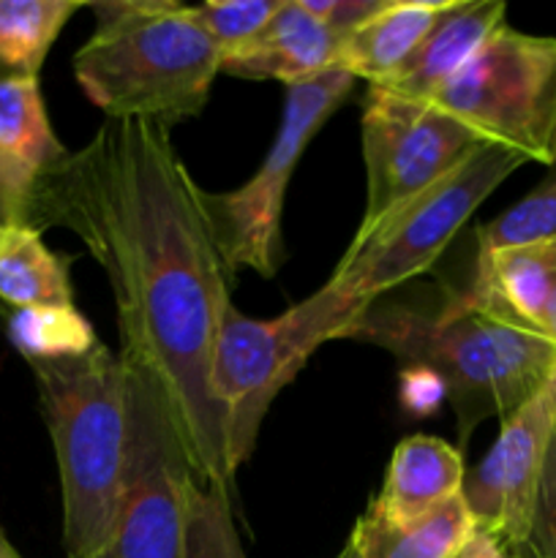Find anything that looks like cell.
<instances>
[{"instance_id": "obj_1", "label": "cell", "mask_w": 556, "mask_h": 558, "mask_svg": "<svg viewBox=\"0 0 556 558\" xmlns=\"http://www.w3.org/2000/svg\"><path fill=\"white\" fill-rule=\"evenodd\" d=\"M200 194L169 129L104 120L82 150L44 172L20 223L69 229L82 240L112 287L120 363L161 409L196 483L232 490L210 363L234 278Z\"/></svg>"}, {"instance_id": "obj_2", "label": "cell", "mask_w": 556, "mask_h": 558, "mask_svg": "<svg viewBox=\"0 0 556 558\" xmlns=\"http://www.w3.org/2000/svg\"><path fill=\"white\" fill-rule=\"evenodd\" d=\"M352 341L374 343L403 374H425L450 398L458 441L488 417H510L556 379V349L543 336L485 314L463 292L436 308L371 305Z\"/></svg>"}, {"instance_id": "obj_3", "label": "cell", "mask_w": 556, "mask_h": 558, "mask_svg": "<svg viewBox=\"0 0 556 558\" xmlns=\"http://www.w3.org/2000/svg\"><path fill=\"white\" fill-rule=\"evenodd\" d=\"M58 458L63 545L96 558L118 523L134 450V381L104 343L82 357L31 363Z\"/></svg>"}, {"instance_id": "obj_4", "label": "cell", "mask_w": 556, "mask_h": 558, "mask_svg": "<svg viewBox=\"0 0 556 558\" xmlns=\"http://www.w3.org/2000/svg\"><path fill=\"white\" fill-rule=\"evenodd\" d=\"M96 33L74 54L82 93L107 120H153L164 129L196 118L221 74V47L191 5L174 0H104L90 5Z\"/></svg>"}, {"instance_id": "obj_5", "label": "cell", "mask_w": 556, "mask_h": 558, "mask_svg": "<svg viewBox=\"0 0 556 558\" xmlns=\"http://www.w3.org/2000/svg\"><path fill=\"white\" fill-rule=\"evenodd\" d=\"M371 305L327 281L276 319H251L234 305L227 311L213 352L210 392L227 423L234 474L254 452L262 420L278 392L305 368L322 343L352 336Z\"/></svg>"}, {"instance_id": "obj_6", "label": "cell", "mask_w": 556, "mask_h": 558, "mask_svg": "<svg viewBox=\"0 0 556 558\" xmlns=\"http://www.w3.org/2000/svg\"><path fill=\"white\" fill-rule=\"evenodd\" d=\"M523 163L527 158L510 147L483 142L428 189L387 210L368 229H358L330 283L376 303L385 292L412 281L439 259L491 191Z\"/></svg>"}, {"instance_id": "obj_7", "label": "cell", "mask_w": 556, "mask_h": 558, "mask_svg": "<svg viewBox=\"0 0 556 558\" xmlns=\"http://www.w3.org/2000/svg\"><path fill=\"white\" fill-rule=\"evenodd\" d=\"M428 104L478 140L510 147L527 161L554 163L556 38L501 25Z\"/></svg>"}, {"instance_id": "obj_8", "label": "cell", "mask_w": 556, "mask_h": 558, "mask_svg": "<svg viewBox=\"0 0 556 558\" xmlns=\"http://www.w3.org/2000/svg\"><path fill=\"white\" fill-rule=\"evenodd\" d=\"M352 87L354 76L347 71H327L303 85L287 87L281 125L254 178L227 194L202 189L200 199L207 227L232 278H238L240 270H254L262 278H273L281 270L287 185L309 142Z\"/></svg>"}, {"instance_id": "obj_9", "label": "cell", "mask_w": 556, "mask_h": 558, "mask_svg": "<svg viewBox=\"0 0 556 558\" xmlns=\"http://www.w3.org/2000/svg\"><path fill=\"white\" fill-rule=\"evenodd\" d=\"M480 145L483 140L434 104L368 87L363 107L365 210L360 229H368L387 210L428 189Z\"/></svg>"}, {"instance_id": "obj_10", "label": "cell", "mask_w": 556, "mask_h": 558, "mask_svg": "<svg viewBox=\"0 0 556 558\" xmlns=\"http://www.w3.org/2000/svg\"><path fill=\"white\" fill-rule=\"evenodd\" d=\"M191 480L194 474L161 409L134 385L129 483L112 537L96 558H185Z\"/></svg>"}, {"instance_id": "obj_11", "label": "cell", "mask_w": 556, "mask_h": 558, "mask_svg": "<svg viewBox=\"0 0 556 558\" xmlns=\"http://www.w3.org/2000/svg\"><path fill=\"white\" fill-rule=\"evenodd\" d=\"M556 434V379L501 420L488 456L463 477L461 499L474 526L507 548L527 543L545 456Z\"/></svg>"}, {"instance_id": "obj_12", "label": "cell", "mask_w": 556, "mask_h": 558, "mask_svg": "<svg viewBox=\"0 0 556 558\" xmlns=\"http://www.w3.org/2000/svg\"><path fill=\"white\" fill-rule=\"evenodd\" d=\"M343 38L303 9L283 0L273 20L251 41L221 54V74L240 80H278L287 87L303 85L336 71Z\"/></svg>"}, {"instance_id": "obj_13", "label": "cell", "mask_w": 556, "mask_h": 558, "mask_svg": "<svg viewBox=\"0 0 556 558\" xmlns=\"http://www.w3.org/2000/svg\"><path fill=\"white\" fill-rule=\"evenodd\" d=\"M65 153L49 125L38 76L0 74V199L9 221H22L36 183Z\"/></svg>"}, {"instance_id": "obj_14", "label": "cell", "mask_w": 556, "mask_h": 558, "mask_svg": "<svg viewBox=\"0 0 556 558\" xmlns=\"http://www.w3.org/2000/svg\"><path fill=\"white\" fill-rule=\"evenodd\" d=\"M505 14L507 5L501 0H450L412 58L385 85L374 87L409 101H431L439 87L447 85L501 25H507Z\"/></svg>"}, {"instance_id": "obj_15", "label": "cell", "mask_w": 556, "mask_h": 558, "mask_svg": "<svg viewBox=\"0 0 556 558\" xmlns=\"http://www.w3.org/2000/svg\"><path fill=\"white\" fill-rule=\"evenodd\" d=\"M463 456L436 436H409L396 447L379 496L368 510L390 521H414L461 496Z\"/></svg>"}, {"instance_id": "obj_16", "label": "cell", "mask_w": 556, "mask_h": 558, "mask_svg": "<svg viewBox=\"0 0 556 558\" xmlns=\"http://www.w3.org/2000/svg\"><path fill=\"white\" fill-rule=\"evenodd\" d=\"M474 529L461 496L414 521L365 510L336 558H458Z\"/></svg>"}, {"instance_id": "obj_17", "label": "cell", "mask_w": 556, "mask_h": 558, "mask_svg": "<svg viewBox=\"0 0 556 558\" xmlns=\"http://www.w3.org/2000/svg\"><path fill=\"white\" fill-rule=\"evenodd\" d=\"M450 0H390L374 20L343 38L336 71H347L368 87L385 85L434 27Z\"/></svg>"}, {"instance_id": "obj_18", "label": "cell", "mask_w": 556, "mask_h": 558, "mask_svg": "<svg viewBox=\"0 0 556 558\" xmlns=\"http://www.w3.org/2000/svg\"><path fill=\"white\" fill-rule=\"evenodd\" d=\"M69 270L71 256L49 251L38 229L20 221L0 227V303L11 308L74 305Z\"/></svg>"}, {"instance_id": "obj_19", "label": "cell", "mask_w": 556, "mask_h": 558, "mask_svg": "<svg viewBox=\"0 0 556 558\" xmlns=\"http://www.w3.org/2000/svg\"><path fill=\"white\" fill-rule=\"evenodd\" d=\"M82 9L76 0H0V69L38 76L55 38Z\"/></svg>"}, {"instance_id": "obj_20", "label": "cell", "mask_w": 556, "mask_h": 558, "mask_svg": "<svg viewBox=\"0 0 556 558\" xmlns=\"http://www.w3.org/2000/svg\"><path fill=\"white\" fill-rule=\"evenodd\" d=\"M5 332L11 347L27 360V365L82 357L101 343L90 322L74 305L11 308Z\"/></svg>"}, {"instance_id": "obj_21", "label": "cell", "mask_w": 556, "mask_h": 558, "mask_svg": "<svg viewBox=\"0 0 556 558\" xmlns=\"http://www.w3.org/2000/svg\"><path fill=\"white\" fill-rule=\"evenodd\" d=\"M185 558H245L229 488L191 480L185 505Z\"/></svg>"}, {"instance_id": "obj_22", "label": "cell", "mask_w": 556, "mask_h": 558, "mask_svg": "<svg viewBox=\"0 0 556 558\" xmlns=\"http://www.w3.org/2000/svg\"><path fill=\"white\" fill-rule=\"evenodd\" d=\"M556 238V178L478 229V256Z\"/></svg>"}, {"instance_id": "obj_23", "label": "cell", "mask_w": 556, "mask_h": 558, "mask_svg": "<svg viewBox=\"0 0 556 558\" xmlns=\"http://www.w3.org/2000/svg\"><path fill=\"white\" fill-rule=\"evenodd\" d=\"M283 0H227V3L191 5V14L202 31L221 47V54L251 41L273 20Z\"/></svg>"}, {"instance_id": "obj_24", "label": "cell", "mask_w": 556, "mask_h": 558, "mask_svg": "<svg viewBox=\"0 0 556 558\" xmlns=\"http://www.w3.org/2000/svg\"><path fill=\"white\" fill-rule=\"evenodd\" d=\"M521 548L529 558H556V434L545 456L532 523H529L527 543Z\"/></svg>"}, {"instance_id": "obj_25", "label": "cell", "mask_w": 556, "mask_h": 558, "mask_svg": "<svg viewBox=\"0 0 556 558\" xmlns=\"http://www.w3.org/2000/svg\"><path fill=\"white\" fill-rule=\"evenodd\" d=\"M300 3L336 36L347 38L365 22L374 20L390 0H300Z\"/></svg>"}, {"instance_id": "obj_26", "label": "cell", "mask_w": 556, "mask_h": 558, "mask_svg": "<svg viewBox=\"0 0 556 558\" xmlns=\"http://www.w3.org/2000/svg\"><path fill=\"white\" fill-rule=\"evenodd\" d=\"M458 558H512V550L499 537H494V534L483 532V529H474V534L463 545Z\"/></svg>"}, {"instance_id": "obj_27", "label": "cell", "mask_w": 556, "mask_h": 558, "mask_svg": "<svg viewBox=\"0 0 556 558\" xmlns=\"http://www.w3.org/2000/svg\"><path fill=\"white\" fill-rule=\"evenodd\" d=\"M537 336H543L545 341L556 349V283L554 289H551V298L548 303H545L543 316H540L537 322Z\"/></svg>"}, {"instance_id": "obj_28", "label": "cell", "mask_w": 556, "mask_h": 558, "mask_svg": "<svg viewBox=\"0 0 556 558\" xmlns=\"http://www.w3.org/2000/svg\"><path fill=\"white\" fill-rule=\"evenodd\" d=\"M0 558H22L20 554H16L14 545L9 543V537L3 534V529H0Z\"/></svg>"}, {"instance_id": "obj_29", "label": "cell", "mask_w": 556, "mask_h": 558, "mask_svg": "<svg viewBox=\"0 0 556 558\" xmlns=\"http://www.w3.org/2000/svg\"><path fill=\"white\" fill-rule=\"evenodd\" d=\"M512 550V558H529V554L523 548H510Z\"/></svg>"}, {"instance_id": "obj_30", "label": "cell", "mask_w": 556, "mask_h": 558, "mask_svg": "<svg viewBox=\"0 0 556 558\" xmlns=\"http://www.w3.org/2000/svg\"><path fill=\"white\" fill-rule=\"evenodd\" d=\"M5 221H9V218H5V210H3V199H0V227H3Z\"/></svg>"}]
</instances>
